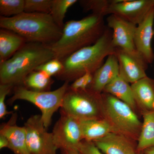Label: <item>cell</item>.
Returning a JSON list of instances; mask_svg holds the SVG:
<instances>
[{
  "label": "cell",
  "mask_w": 154,
  "mask_h": 154,
  "mask_svg": "<svg viewBox=\"0 0 154 154\" xmlns=\"http://www.w3.org/2000/svg\"><path fill=\"white\" fill-rule=\"evenodd\" d=\"M107 28L104 16L93 13L80 20L66 22L60 38L50 45L54 58L63 60L77 51L95 44Z\"/></svg>",
  "instance_id": "1"
},
{
  "label": "cell",
  "mask_w": 154,
  "mask_h": 154,
  "mask_svg": "<svg viewBox=\"0 0 154 154\" xmlns=\"http://www.w3.org/2000/svg\"><path fill=\"white\" fill-rule=\"evenodd\" d=\"M116 50L112 42V30L107 27L95 44L79 50L62 60L63 68L56 76L69 82L87 73L94 74L105 59L116 54Z\"/></svg>",
  "instance_id": "2"
},
{
  "label": "cell",
  "mask_w": 154,
  "mask_h": 154,
  "mask_svg": "<svg viewBox=\"0 0 154 154\" xmlns=\"http://www.w3.org/2000/svg\"><path fill=\"white\" fill-rule=\"evenodd\" d=\"M54 58V54L50 45L27 42L12 57L0 63V83L15 87L23 85L29 74Z\"/></svg>",
  "instance_id": "3"
},
{
  "label": "cell",
  "mask_w": 154,
  "mask_h": 154,
  "mask_svg": "<svg viewBox=\"0 0 154 154\" xmlns=\"http://www.w3.org/2000/svg\"><path fill=\"white\" fill-rule=\"evenodd\" d=\"M0 27L14 31L27 42L48 45L56 42L62 34V29L48 14L24 12L13 17L0 16Z\"/></svg>",
  "instance_id": "4"
},
{
  "label": "cell",
  "mask_w": 154,
  "mask_h": 154,
  "mask_svg": "<svg viewBox=\"0 0 154 154\" xmlns=\"http://www.w3.org/2000/svg\"><path fill=\"white\" fill-rule=\"evenodd\" d=\"M69 82H64L59 88L53 91H34L24 86L14 87V95L9 99L11 104L18 100L32 103L41 110L42 119L47 128L51 125L53 116L62 106L64 97L68 89Z\"/></svg>",
  "instance_id": "5"
},
{
  "label": "cell",
  "mask_w": 154,
  "mask_h": 154,
  "mask_svg": "<svg viewBox=\"0 0 154 154\" xmlns=\"http://www.w3.org/2000/svg\"><path fill=\"white\" fill-rule=\"evenodd\" d=\"M102 97L105 105L103 112L116 132L126 136L140 131L142 124L131 107L110 94H105Z\"/></svg>",
  "instance_id": "6"
},
{
  "label": "cell",
  "mask_w": 154,
  "mask_h": 154,
  "mask_svg": "<svg viewBox=\"0 0 154 154\" xmlns=\"http://www.w3.org/2000/svg\"><path fill=\"white\" fill-rule=\"evenodd\" d=\"M101 94L90 89L74 91L68 88L64 97L61 112L80 120L98 119Z\"/></svg>",
  "instance_id": "7"
},
{
  "label": "cell",
  "mask_w": 154,
  "mask_h": 154,
  "mask_svg": "<svg viewBox=\"0 0 154 154\" xmlns=\"http://www.w3.org/2000/svg\"><path fill=\"white\" fill-rule=\"evenodd\" d=\"M24 127L30 154H57L58 149L54 142L52 133L48 132L45 127L41 115L30 116Z\"/></svg>",
  "instance_id": "8"
},
{
  "label": "cell",
  "mask_w": 154,
  "mask_h": 154,
  "mask_svg": "<svg viewBox=\"0 0 154 154\" xmlns=\"http://www.w3.org/2000/svg\"><path fill=\"white\" fill-rule=\"evenodd\" d=\"M51 133L56 146L63 151L77 149L83 139L80 120L63 112Z\"/></svg>",
  "instance_id": "9"
},
{
  "label": "cell",
  "mask_w": 154,
  "mask_h": 154,
  "mask_svg": "<svg viewBox=\"0 0 154 154\" xmlns=\"http://www.w3.org/2000/svg\"><path fill=\"white\" fill-rule=\"evenodd\" d=\"M154 7V0H112L105 16L115 15L137 25Z\"/></svg>",
  "instance_id": "10"
},
{
  "label": "cell",
  "mask_w": 154,
  "mask_h": 154,
  "mask_svg": "<svg viewBox=\"0 0 154 154\" xmlns=\"http://www.w3.org/2000/svg\"><path fill=\"white\" fill-rule=\"evenodd\" d=\"M116 54L119 65V76L132 84L147 76L149 63L137 51L129 52L116 48Z\"/></svg>",
  "instance_id": "11"
},
{
  "label": "cell",
  "mask_w": 154,
  "mask_h": 154,
  "mask_svg": "<svg viewBox=\"0 0 154 154\" xmlns=\"http://www.w3.org/2000/svg\"><path fill=\"white\" fill-rule=\"evenodd\" d=\"M107 26L112 30V42L116 48L129 52L137 51L134 37L137 25L115 15L106 19Z\"/></svg>",
  "instance_id": "12"
},
{
  "label": "cell",
  "mask_w": 154,
  "mask_h": 154,
  "mask_svg": "<svg viewBox=\"0 0 154 154\" xmlns=\"http://www.w3.org/2000/svg\"><path fill=\"white\" fill-rule=\"evenodd\" d=\"M154 7L147 14L140 24L137 25L135 33V48L148 63L151 64L154 60V53L152 41L154 36Z\"/></svg>",
  "instance_id": "13"
},
{
  "label": "cell",
  "mask_w": 154,
  "mask_h": 154,
  "mask_svg": "<svg viewBox=\"0 0 154 154\" xmlns=\"http://www.w3.org/2000/svg\"><path fill=\"white\" fill-rule=\"evenodd\" d=\"M93 142L105 154H138L130 141L119 133H111Z\"/></svg>",
  "instance_id": "14"
},
{
  "label": "cell",
  "mask_w": 154,
  "mask_h": 154,
  "mask_svg": "<svg viewBox=\"0 0 154 154\" xmlns=\"http://www.w3.org/2000/svg\"><path fill=\"white\" fill-rule=\"evenodd\" d=\"M119 75V65L117 56L116 54H111L94 74L93 82L89 89L101 94L105 87Z\"/></svg>",
  "instance_id": "15"
},
{
  "label": "cell",
  "mask_w": 154,
  "mask_h": 154,
  "mask_svg": "<svg viewBox=\"0 0 154 154\" xmlns=\"http://www.w3.org/2000/svg\"><path fill=\"white\" fill-rule=\"evenodd\" d=\"M16 117L1 128L0 134L5 136L9 142L10 149L15 154H30L26 143V131L24 127L17 126Z\"/></svg>",
  "instance_id": "16"
},
{
  "label": "cell",
  "mask_w": 154,
  "mask_h": 154,
  "mask_svg": "<svg viewBox=\"0 0 154 154\" xmlns=\"http://www.w3.org/2000/svg\"><path fill=\"white\" fill-rule=\"evenodd\" d=\"M136 104L144 112L154 110V79L145 77L131 84Z\"/></svg>",
  "instance_id": "17"
},
{
  "label": "cell",
  "mask_w": 154,
  "mask_h": 154,
  "mask_svg": "<svg viewBox=\"0 0 154 154\" xmlns=\"http://www.w3.org/2000/svg\"><path fill=\"white\" fill-rule=\"evenodd\" d=\"M27 42L23 37L14 31L0 29V63L8 60Z\"/></svg>",
  "instance_id": "18"
},
{
  "label": "cell",
  "mask_w": 154,
  "mask_h": 154,
  "mask_svg": "<svg viewBox=\"0 0 154 154\" xmlns=\"http://www.w3.org/2000/svg\"><path fill=\"white\" fill-rule=\"evenodd\" d=\"M80 122L83 139L87 141L93 142L111 133L116 132L107 120L95 119Z\"/></svg>",
  "instance_id": "19"
},
{
  "label": "cell",
  "mask_w": 154,
  "mask_h": 154,
  "mask_svg": "<svg viewBox=\"0 0 154 154\" xmlns=\"http://www.w3.org/2000/svg\"><path fill=\"white\" fill-rule=\"evenodd\" d=\"M103 92L114 96L126 103L132 109L136 107V102L134 96L131 85H130L129 83L122 79L119 75L105 87Z\"/></svg>",
  "instance_id": "20"
},
{
  "label": "cell",
  "mask_w": 154,
  "mask_h": 154,
  "mask_svg": "<svg viewBox=\"0 0 154 154\" xmlns=\"http://www.w3.org/2000/svg\"><path fill=\"white\" fill-rule=\"evenodd\" d=\"M154 146V110L143 113V121L138 138L137 150L143 152Z\"/></svg>",
  "instance_id": "21"
},
{
  "label": "cell",
  "mask_w": 154,
  "mask_h": 154,
  "mask_svg": "<svg viewBox=\"0 0 154 154\" xmlns=\"http://www.w3.org/2000/svg\"><path fill=\"white\" fill-rule=\"evenodd\" d=\"M53 83L51 77L38 71H33L26 77L23 85L27 89L34 91H49Z\"/></svg>",
  "instance_id": "22"
},
{
  "label": "cell",
  "mask_w": 154,
  "mask_h": 154,
  "mask_svg": "<svg viewBox=\"0 0 154 154\" xmlns=\"http://www.w3.org/2000/svg\"><path fill=\"white\" fill-rule=\"evenodd\" d=\"M78 2L77 0H53L50 14L56 24L62 30L65 25L64 20L68 10Z\"/></svg>",
  "instance_id": "23"
},
{
  "label": "cell",
  "mask_w": 154,
  "mask_h": 154,
  "mask_svg": "<svg viewBox=\"0 0 154 154\" xmlns=\"http://www.w3.org/2000/svg\"><path fill=\"white\" fill-rule=\"evenodd\" d=\"M25 0H0L1 17H14L24 12Z\"/></svg>",
  "instance_id": "24"
},
{
  "label": "cell",
  "mask_w": 154,
  "mask_h": 154,
  "mask_svg": "<svg viewBox=\"0 0 154 154\" xmlns=\"http://www.w3.org/2000/svg\"><path fill=\"white\" fill-rule=\"evenodd\" d=\"M112 0H82L79 1L80 5L85 12L92 11L93 14L105 17L106 9Z\"/></svg>",
  "instance_id": "25"
},
{
  "label": "cell",
  "mask_w": 154,
  "mask_h": 154,
  "mask_svg": "<svg viewBox=\"0 0 154 154\" xmlns=\"http://www.w3.org/2000/svg\"><path fill=\"white\" fill-rule=\"evenodd\" d=\"M53 0H25L24 12L50 14Z\"/></svg>",
  "instance_id": "26"
},
{
  "label": "cell",
  "mask_w": 154,
  "mask_h": 154,
  "mask_svg": "<svg viewBox=\"0 0 154 154\" xmlns=\"http://www.w3.org/2000/svg\"><path fill=\"white\" fill-rule=\"evenodd\" d=\"M63 68V65L61 60L54 58L39 66L35 69L43 72L49 77L57 76Z\"/></svg>",
  "instance_id": "27"
},
{
  "label": "cell",
  "mask_w": 154,
  "mask_h": 154,
  "mask_svg": "<svg viewBox=\"0 0 154 154\" xmlns=\"http://www.w3.org/2000/svg\"><path fill=\"white\" fill-rule=\"evenodd\" d=\"M94 74L88 72L79 77L69 86L70 90L74 91H85L89 89L93 81Z\"/></svg>",
  "instance_id": "28"
},
{
  "label": "cell",
  "mask_w": 154,
  "mask_h": 154,
  "mask_svg": "<svg viewBox=\"0 0 154 154\" xmlns=\"http://www.w3.org/2000/svg\"><path fill=\"white\" fill-rule=\"evenodd\" d=\"M14 86L8 84H0V118L2 119L10 114L7 110L5 99Z\"/></svg>",
  "instance_id": "29"
},
{
  "label": "cell",
  "mask_w": 154,
  "mask_h": 154,
  "mask_svg": "<svg viewBox=\"0 0 154 154\" xmlns=\"http://www.w3.org/2000/svg\"><path fill=\"white\" fill-rule=\"evenodd\" d=\"M77 149L81 154H105L91 141H82L78 146Z\"/></svg>",
  "instance_id": "30"
},
{
  "label": "cell",
  "mask_w": 154,
  "mask_h": 154,
  "mask_svg": "<svg viewBox=\"0 0 154 154\" xmlns=\"http://www.w3.org/2000/svg\"><path fill=\"white\" fill-rule=\"evenodd\" d=\"M9 142L5 136L0 134V149L8 148Z\"/></svg>",
  "instance_id": "31"
},
{
  "label": "cell",
  "mask_w": 154,
  "mask_h": 154,
  "mask_svg": "<svg viewBox=\"0 0 154 154\" xmlns=\"http://www.w3.org/2000/svg\"><path fill=\"white\" fill-rule=\"evenodd\" d=\"M63 154H81L77 149H70L66 150L63 151Z\"/></svg>",
  "instance_id": "32"
},
{
  "label": "cell",
  "mask_w": 154,
  "mask_h": 154,
  "mask_svg": "<svg viewBox=\"0 0 154 154\" xmlns=\"http://www.w3.org/2000/svg\"><path fill=\"white\" fill-rule=\"evenodd\" d=\"M143 152L145 154H154V146L146 149Z\"/></svg>",
  "instance_id": "33"
},
{
  "label": "cell",
  "mask_w": 154,
  "mask_h": 154,
  "mask_svg": "<svg viewBox=\"0 0 154 154\" xmlns=\"http://www.w3.org/2000/svg\"><path fill=\"white\" fill-rule=\"evenodd\" d=\"M138 154H145L143 152H140V153H138Z\"/></svg>",
  "instance_id": "34"
},
{
  "label": "cell",
  "mask_w": 154,
  "mask_h": 154,
  "mask_svg": "<svg viewBox=\"0 0 154 154\" xmlns=\"http://www.w3.org/2000/svg\"></svg>",
  "instance_id": "35"
}]
</instances>
